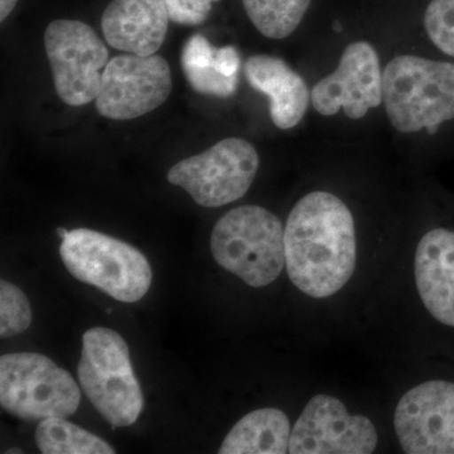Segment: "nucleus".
<instances>
[{
  "label": "nucleus",
  "instance_id": "9d476101",
  "mask_svg": "<svg viewBox=\"0 0 454 454\" xmlns=\"http://www.w3.org/2000/svg\"><path fill=\"white\" fill-rule=\"evenodd\" d=\"M378 446V432L369 418L348 414L336 397L309 400L292 429L291 454H370Z\"/></svg>",
  "mask_w": 454,
  "mask_h": 454
},
{
  "label": "nucleus",
  "instance_id": "dca6fc26",
  "mask_svg": "<svg viewBox=\"0 0 454 454\" xmlns=\"http://www.w3.org/2000/svg\"><path fill=\"white\" fill-rule=\"evenodd\" d=\"M291 424L279 409L265 408L245 415L226 435L220 454L289 452Z\"/></svg>",
  "mask_w": 454,
  "mask_h": 454
},
{
  "label": "nucleus",
  "instance_id": "39448f33",
  "mask_svg": "<svg viewBox=\"0 0 454 454\" xmlns=\"http://www.w3.org/2000/svg\"><path fill=\"white\" fill-rule=\"evenodd\" d=\"M59 255L71 276L97 286L114 300L133 303L151 288V265L131 245L90 229H74L62 239Z\"/></svg>",
  "mask_w": 454,
  "mask_h": 454
},
{
  "label": "nucleus",
  "instance_id": "4be33fe9",
  "mask_svg": "<svg viewBox=\"0 0 454 454\" xmlns=\"http://www.w3.org/2000/svg\"><path fill=\"white\" fill-rule=\"evenodd\" d=\"M214 67L217 73L227 77L238 76L240 70V56L234 46L215 49Z\"/></svg>",
  "mask_w": 454,
  "mask_h": 454
},
{
  "label": "nucleus",
  "instance_id": "a211bd4d",
  "mask_svg": "<svg viewBox=\"0 0 454 454\" xmlns=\"http://www.w3.org/2000/svg\"><path fill=\"white\" fill-rule=\"evenodd\" d=\"M312 0H243L245 12L264 37L284 40L301 25Z\"/></svg>",
  "mask_w": 454,
  "mask_h": 454
},
{
  "label": "nucleus",
  "instance_id": "2eb2a0df",
  "mask_svg": "<svg viewBox=\"0 0 454 454\" xmlns=\"http://www.w3.org/2000/svg\"><path fill=\"white\" fill-rule=\"evenodd\" d=\"M245 77L253 89L270 100V118L282 130L297 127L309 110L310 94L300 74L282 59L254 55L244 65Z\"/></svg>",
  "mask_w": 454,
  "mask_h": 454
},
{
  "label": "nucleus",
  "instance_id": "20e7f679",
  "mask_svg": "<svg viewBox=\"0 0 454 454\" xmlns=\"http://www.w3.org/2000/svg\"><path fill=\"white\" fill-rule=\"evenodd\" d=\"M77 375L83 393L114 428L138 420L145 396L121 334L106 327L86 331Z\"/></svg>",
  "mask_w": 454,
  "mask_h": 454
},
{
  "label": "nucleus",
  "instance_id": "1a4fd4ad",
  "mask_svg": "<svg viewBox=\"0 0 454 454\" xmlns=\"http://www.w3.org/2000/svg\"><path fill=\"white\" fill-rule=\"evenodd\" d=\"M172 88V73L162 56L127 53L104 68L95 106L104 118L131 121L163 106Z\"/></svg>",
  "mask_w": 454,
  "mask_h": 454
},
{
  "label": "nucleus",
  "instance_id": "f257e3e1",
  "mask_svg": "<svg viewBox=\"0 0 454 454\" xmlns=\"http://www.w3.org/2000/svg\"><path fill=\"white\" fill-rule=\"evenodd\" d=\"M284 243L288 276L309 297L336 294L354 274V216L333 193L316 191L298 201L286 221Z\"/></svg>",
  "mask_w": 454,
  "mask_h": 454
},
{
  "label": "nucleus",
  "instance_id": "f3484780",
  "mask_svg": "<svg viewBox=\"0 0 454 454\" xmlns=\"http://www.w3.org/2000/svg\"><path fill=\"white\" fill-rule=\"evenodd\" d=\"M35 443L43 454L115 453V450L103 439L64 418L41 420L35 430Z\"/></svg>",
  "mask_w": 454,
  "mask_h": 454
},
{
  "label": "nucleus",
  "instance_id": "6e6552de",
  "mask_svg": "<svg viewBox=\"0 0 454 454\" xmlns=\"http://www.w3.org/2000/svg\"><path fill=\"white\" fill-rule=\"evenodd\" d=\"M44 50L57 95L65 104L83 106L97 100L109 51L91 27L80 20H53L44 32Z\"/></svg>",
  "mask_w": 454,
  "mask_h": 454
},
{
  "label": "nucleus",
  "instance_id": "5701e85b",
  "mask_svg": "<svg viewBox=\"0 0 454 454\" xmlns=\"http://www.w3.org/2000/svg\"><path fill=\"white\" fill-rule=\"evenodd\" d=\"M18 0H0V20L4 22L9 14L16 8Z\"/></svg>",
  "mask_w": 454,
  "mask_h": 454
},
{
  "label": "nucleus",
  "instance_id": "393cba45",
  "mask_svg": "<svg viewBox=\"0 0 454 454\" xmlns=\"http://www.w3.org/2000/svg\"><path fill=\"white\" fill-rule=\"evenodd\" d=\"M13 453H23L22 450H18V448H12V450H7V454H13Z\"/></svg>",
  "mask_w": 454,
  "mask_h": 454
},
{
  "label": "nucleus",
  "instance_id": "b1692460",
  "mask_svg": "<svg viewBox=\"0 0 454 454\" xmlns=\"http://www.w3.org/2000/svg\"><path fill=\"white\" fill-rule=\"evenodd\" d=\"M67 232V230L64 229V227H59V229H57V235L61 239H64Z\"/></svg>",
  "mask_w": 454,
  "mask_h": 454
},
{
  "label": "nucleus",
  "instance_id": "7ed1b4c3",
  "mask_svg": "<svg viewBox=\"0 0 454 454\" xmlns=\"http://www.w3.org/2000/svg\"><path fill=\"white\" fill-rule=\"evenodd\" d=\"M284 230L282 221L267 208H232L212 230V255L247 286L262 288L273 283L286 267Z\"/></svg>",
  "mask_w": 454,
  "mask_h": 454
},
{
  "label": "nucleus",
  "instance_id": "ddd939ff",
  "mask_svg": "<svg viewBox=\"0 0 454 454\" xmlns=\"http://www.w3.org/2000/svg\"><path fill=\"white\" fill-rule=\"evenodd\" d=\"M169 20L163 0H113L101 18V29L113 49L152 56L162 47Z\"/></svg>",
  "mask_w": 454,
  "mask_h": 454
},
{
  "label": "nucleus",
  "instance_id": "f03ea898",
  "mask_svg": "<svg viewBox=\"0 0 454 454\" xmlns=\"http://www.w3.org/2000/svg\"><path fill=\"white\" fill-rule=\"evenodd\" d=\"M382 104L399 133L433 136L454 119V64L413 55L391 59L382 73Z\"/></svg>",
  "mask_w": 454,
  "mask_h": 454
},
{
  "label": "nucleus",
  "instance_id": "423d86ee",
  "mask_svg": "<svg viewBox=\"0 0 454 454\" xmlns=\"http://www.w3.org/2000/svg\"><path fill=\"white\" fill-rule=\"evenodd\" d=\"M82 391L73 376L51 358L32 352L0 357V404L23 420L66 418L76 413Z\"/></svg>",
  "mask_w": 454,
  "mask_h": 454
},
{
  "label": "nucleus",
  "instance_id": "6ab92c4d",
  "mask_svg": "<svg viewBox=\"0 0 454 454\" xmlns=\"http://www.w3.org/2000/svg\"><path fill=\"white\" fill-rule=\"evenodd\" d=\"M32 309L28 298L14 284L0 282V336L2 339L25 333L31 325Z\"/></svg>",
  "mask_w": 454,
  "mask_h": 454
},
{
  "label": "nucleus",
  "instance_id": "412c9836",
  "mask_svg": "<svg viewBox=\"0 0 454 454\" xmlns=\"http://www.w3.org/2000/svg\"><path fill=\"white\" fill-rule=\"evenodd\" d=\"M169 20L182 26H200L210 16L212 4L219 0H163Z\"/></svg>",
  "mask_w": 454,
  "mask_h": 454
},
{
  "label": "nucleus",
  "instance_id": "f8f14e48",
  "mask_svg": "<svg viewBox=\"0 0 454 454\" xmlns=\"http://www.w3.org/2000/svg\"><path fill=\"white\" fill-rule=\"evenodd\" d=\"M394 426L408 454H454V384L424 382L400 399Z\"/></svg>",
  "mask_w": 454,
  "mask_h": 454
},
{
  "label": "nucleus",
  "instance_id": "aec40b11",
  "mask_svg": "<svg viewBox=\"0 0 454 454\" xmlns=\"http://www.w3.org/2000/svg\"><path fill=\"white\" fill-rule=\"evenodd\" d=\"M424 26L434 46L454 57V0H432L424 16Z\"/></svg>",
  "mask_w": 454,
  "mask_h": 454
},
{
  "label": "nucleus",
  "instance_id": "0eeeda50",
  "mask_svg": "<svg viewBox=\"0 0 454 454\" xmlns=\"http://www.w3.org/2000/svg\"><path fill=\"white\" fill-rule=\"evenodd\" d=\"M259 154L240 138L221 140L201 154L176 163L167 179L182 187L202 207H221L238 201L252 187Z\"/></svg>",
  "mask_w": 454,
  "mask_h": 454
},
{
  "label": "nucleus",
  "instance_id": "4468645a",
  "mask_svg": "<svg viewBox=\"0 0 454 454\" xmlns=\"http://www.w3.org/2000/svg\"><path fill=\"white\" fill-rule=\"evenodd\" d=\"M415 280L424 306L441 324L454 327V232L430 230L415 253Z\"/></svg>",
  "mask_w": 454,
  "mask_h": 454
},
{
  "label": "nucleus",
  "instance_id": "9b49d317",
  "mask_svg": "<svg viewBox=\"0 0 454 454\" xmlns=\"http://www.w3.org/2000/svg\"><path fill=\"white\" fill-rule=\"evenodd\" d=\"M310 103L317 113L333 116L343 110L354 121L382 104L380 59L372 44L360 41L348 44L336 70L313 86Z\"/></svg>",
  "mask_w": 454,
  "mask_h": 454
}]
</instances>
